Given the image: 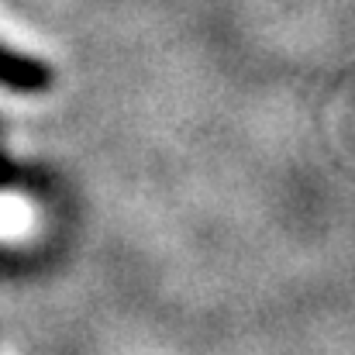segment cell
<instances>
[{
    "mask_svg": "<svg viewBox=\"0 0 355 355\" xmlns=\"http://www.w3.org/2000/svg\"><path fill=\"white\" fill-rule=\"evenodd\" d=\"M52 83V69L35 59V55H24L10 45L0 42V87L3 90H14V94H42L49 90Z\"/></svg>",
    "mask_w": 355,
    "mask_h": 355,
    "instance_id": "obj_1",
    "label": "cell"
}]
</instances>
